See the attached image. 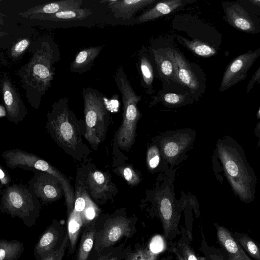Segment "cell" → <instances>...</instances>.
Masks as SVG:
<instances>
[{"mask_svg": "<svg viewBox=\"0 0 260 260\" xmlns=\"http://www.w3.org/2000/svg\"><path fill=\"white\" fill-rule=\"evenodd\" d=\"M59 58L57 45L53 40L39 41L32 56L25 66L20 69L18 75L26 89L27 96L34 94L33 107L38 109L42 96L51 84L55 74V63Z\"/></svg>", "mask_w": 260, "mask_h": 260, "instance_id": "obj_1", "label": "cell"}, {"mask_svg": "<svg viewBox=\"0 0 260 260\" xmlns=\"http://www.w3.org/2000/svg\"><path fill=\"white\" fill-rule=\"evenodd\" d=\"M82 228H83V222L81 214L73 210L69 214L68 220L67 234L70 244L71 251H73L76 247L78 238Z\"/></svg>", "mask_w": 260, "mask_h": 260, "instance_id": "obj_25", "label": "cell"}, {"mask_svg": "<svg viewBox=\"0 0 260 260\" xmlns=\"http://www.w3.org/2000/svg\"><path fill=\"white\" fill-rule=\"evenodd\" d=\"M182 142L172 140L166 143L163 148L165 156L168 158H173L177 156L182 149Z\"/></svg>", "mask_w": 260, "mask_h": 260, "instance_id": "obj_31", "label": "cell"}, {"mask_svg": "<svg viewBox=\"0 0 260 260\" xmlns=\"http://www.w3.org/2000/svg\"><path fill=\"white\" fill-rule=\"evenodd\" d=\"M134 225L131 219L117 215L108 220L104 228L96 232L94 249L99 252L117 243L124 237L132 236Z\"/></svg>", "mask_w": 260, "mask_h": 260, "instance_id": "obj_7", "label": "cell"}, {"mask_svg": "<svg viewBox=\"0 0 260 260\" xmlns=\"http://www.w3.org/2000/svg\"><path fill=\"white\" fill-rule=\"evenodd\" d=\"M198 260H205L204 258H202V257H199L198 258Z\"/></svg>", "mask_w": 260, "mask_h": 260, "instance_id": "obj_48", "label": "cell"}, {"mask_svg": "<svg viewBox=\"0 0 260 260\" xmlns=\"http://www.w3.org/2000/svg\"><path fill=\"white\" fill-rule=\"evenodd\" d=\"M177 38L179 40L193 52L199 56L203 57H209L215 54V49L210 45L198 40H191L186 39L180 36Z\"/></svg>", "mask_w": 260, "mask_h": 260, "instance_id": "obj_26", "label": "cell"}, {"mask_svg": "<svg viewBox=\"0 0 260 260\" xmlns=\"http://www.w3.org/2000/svg\"><path fill=\"white\" fill-rule=\"evenodd\" d=\"M120 172L127 183L130 185H136L140 181L139 176L130 166L122 168Z\"/></svg>", "mask_w": 260, "mask_h": 260, "instance_id": "obj_32", "label": "cell"}, {"mask_svg": "<svg viewBox=\"0 0 260 260\" xmlns=\"http://www.w3.org/2000/svg\"></svg>", "mask_w": 260, "mask_h": 260, "instance_id": "obj_52", "label": "cell"}, {"mask_svg": "<svg viewBox=\"0 0 260 260\" xmlns=\"http://www.w3.org/2000/svg\"><path fill=\"white\" fill-rule=\"evenodd\" d=\"M92 13L89 9L80 8L76 9L62 11L51 14L34 15L28 18L54 21L81 20L91 15Z\"/></svg>", "mask_w": 260, "mask_h": 260, "instance_id": "obj_21", "label": "cell"}, {"mask_svg": "<svg viewBox=\"0 0 260 260\" xmlns=\"http://www.w3.org/2000/svg\"><path fill=\"white\" fill-rule=\"evenodd\" d=\"M103 48V46L88 47L79 51L71 63V71L79 74L86 72L92 66Z\"/></svg>", "mask_w": 260, "mask_h": 260, "instance_id": "obj_19", "label": "cell"}, {"mask_svg": "<svg viewBox=\"0 0 260 260\" xmlns=\"http://www.w3.org/2000/svg\"><path fill=\"white\" fill-rule=\"evenodd\" d=\"M181 0H170L159 2L152 8L144 12L136 19L139 23L146 22L168 14L183 4Z\"/></svg>", "mask_w": 260, "mask_h": 260, "instance_id": "obj_20", "label": "cell"}, {"mask_svg": "<svg viewBox=\"0 0 260 260\" xmlns=\"http://www.w3.org/2000/svg\"><path fill=\"white\" fill-rule=\"evenodd\" d=\"M260 49L237 57L228 67L222 77L220 91H223L246 78L248 71L259 56Z\"/></svg>", "mask_w": 260, "mask_h": 260, "instance_id": "obj_9", "label": "cell"}, {"mask_svg": "<svg viewBox=\"0 0 260 260\" xmlns=\"http://www.w3.org/2000/svg\"><path fill=\"white\" fill-rule=\"evenodd\" d=\"M140 70L145 85L151 86L154 77L153 68L150 61L145 56L141 58Z\"/></svg>", "mask_w": 260, "mask_h": 260, "instance_id": "obj_29", "label": "cell"}, {"mask_svg": "<svg viewBox=\"0 0 260 260\" xmlns=\"http://www.w3.org/2000/svg\"><path fill=\"white\" fill-rule=\"evenodd\" d=\"M3 185L1 184V182H0V194H2V191H3Z\"/></svg>", "mask_w": 260, "mask_h": 260, "instance_id": "obj_47", "label": "cell"}, {"mask_svg": "<svg viewBox=\"0 0 260 260\" xmlns=\"http://www.w3.org/2000/svg\"><path fill=\"white\" fill-rule=\"evenodd\" d=\"M68 244L69 237L67 233L59 249L41 260H62Z\"/></svg>", "mask_w": 260, "mask_h": 260, "instance_id": "obj_33", "label": "cell"}, {"mask_svg": "<svg viewBox=\"0 0 260 260\" xmlns=\"http://www.w3.org/2000/svg\"><path fill=\"white\" fill-rule=\"evenodd\" d=\"M120 254L118 253L115 254L112 252L109 253L105 258L102 260H120Z\"/></svg>", "mask_w": 260, "mask_h": 260, "instance_id": "obj_42", "label": "cell"}, {"mask_svg": "<svg viewBox=\"0 0 260 260\" xmlns=\"http://www.w3.org/2000/svg\"><path fill=\"white\" fill-rule=\"evenodd\" d=\"M258 113V114H257V115H258V117L259 118V109L258 110V113Z\"/></svg>", "mask_w": 260, "mask_h": 260, "instance_id": "obj_49", "label": "cell"}, {"mask_svg": "<svg viewBox=\"0 0 260 260\" xmlns=\"http://www.w3.org/2000/svg\"><path fill=\"white\" fill-rule=\"evenodd\" d=\"M63 233L61 225L54 220L41 234L35 245V260H41L58 250L64 238Z\"/></svg>", "mask_w": 260, "mask_h": 260, "instance_id": "obj_11", "label": "cell"}, {"mask_svg": "<svg viewBox=\"0 0 260 260\" xmlns=\"http://www.w3.org/2000/svg\"><path fill=\"white\" fill-rule=\"evenodd\" d=\"M7 35V32L0 31V37L5 36Z\"/></svg>", "mask_w": 260, "mask_h": 260, "instance_id": "obj_45", "label": "cell"}, {"mask_svg": "<svg viewBox=\"0 0 260 260\" xmlns=\"http://www.w3.org/2000/svg\"><path fill=\"white\" fill-rule=\"evenodd\" d=\"M217 235L219 241L230 255L237 260H251L226 228L218 226Z\"/></svg>", "mask_w": 260, "mask_h": 260, "instance_id": "obj_22", "label": "cell"}, {"mask_svg": "<svg viewBox=\"0 0 260 260\" xmlns=\"http://www.w3.org/2000/svg\"><path fill=\"white\" fill-rule=\"evenodd\" d=\"M220 157L229 180L236 193L245 201L252 199L253 176L251 171L236 148L219 147Z\"/></svg>", "mask_w": 260, "mask_h": 260, "instance_id": "obj_5", "label": "cell"}, {"mask_svg": "<svg viewBox=\"0 0 260 260\" xmlns=\"http://www.w3.org/2000/svg\"><path fill=\"white\" fill-rule=\"evenodd\" d=\"M228 260H237L236 258H235L234 256H233L231 255H230Z\"/></svg>", "mask_w": 260, "mask_h": 260, "instance_id": "obj_46", "label": "cell"}, {"mask_svg": "<svg viewBox=\"0 0 260 260\" xmlns=\"http://www.w3.org/2000/svg\"><path fill=\"white\" fill-rule=\"evenodd\" d=\"M260 79V68H259L256 72L255 73L251 79L250 80L248 86L247 87V93H249L250 90L253 87V85L256 82H259Z\"/></svg>", "mask_w": 260, "mask_h": 260, "instance_id": "obj_40", "label": "cell"}, {"mask_svg": "<svg viewBox=\"0 0 260 260\" xmlns=\"http://www.w3.org/2000/svg\"><path fill=\"white\" fill-rule=\"evenodd\" d=\"M115 81L123 104V120L117 135V141L121 148L129 149L134 144L137 123L141 118L137 104L142 96L135 92L122 67L117 69Z\"/></svg>", "mask_w": 260, "mask_h": 260, "instance_id": "obj_3", "label": "cell"}, {"mask_svg": "<svg viewBox=\"0 0 260 260\" xmlns=\"http://www.w3.org/2000/svg\"><path fill=\"white\" fill-rule=\"evenodd\" d=\"M251 3L254 4V5H257L258 6H260V1L259 0H253V1H250Z\"/></svg>", "mask_w": 260, "mask_h": 260, "instance_id": "obj_44", "label": "cell"}, {"mask_svg": "<svg viewBox=\"0 0 260 260\" xmlns=\"http://www.w3.org/2000/svg\"><path fill=\"white\" fill-rule=\"evenodd\" d=\"M83 1L81 0H62L55 1L32 7L17 14L21 17L28 18L32 15L51 14L62 11L80 8Z\"/></svg>", "mask_w": 260, "mask_h": 260, "instance_id": "obj_13", "label": "cell"}, {"mask_svg": "<svg viewBox=\"0 0 260 260\" xmlns=\"http://www.w3.org/2000/svg\"><path fill=\"white\" fill-rule=\"evenodd\" d=\"M85 128V137L92 145H99L106 132L105 118L107 115L103 94L91 87L82 89Z\"/></svg>", "mask_w": 260, "mask_h": 260, "instance_id": "obj_6", "label": "cell"}, {"mask_svg": "<svg viewBox=\"0 0 260 260\" xmlns=\"http://www.w3.org/2000/svg\"><path fill=\"white\" fill-rule=\"evenodd\" d=\"M158 211L165 236L168 238L175 231L179 220L175 206L170 198L164 197L160 200Z\"/></svg>", "mask_w": 260, "mask_h": 260, "instance_id": "obj_16", "label": "cell"}, {"mask_svg": "<svg viewBox=\"0 0 260 260\" xmlns=\"http://www.w3.org/2000/svg\"><path fill=\"white\" fill-rule=\"evenodd\" d=\"M227 21L233 27L246 32L254 33L256 28L247 11L238 4L226 9Z\"/></svg>", "mask_w": 260, "mask_h": 260, "instance_id": "obj_15", "label": "cell"}, {"mask_svg": "<svg viewBox=\"0 0 260 260\" xmlns=\"http://www.w3.org/2000/svg\"><path fill=\"white\" fill-rule=\"evenodd\" d=\"M181 247L183 253L182 256L185 260H198V258L189 246L182 244Z\"/></svg>", "mask_w": 260, "mask_h": 260, "instance_id": "obj_37", "label": "cell"}, {"mask_svg": "<svg viewBox=\"0 0 260 260\" xmlns=\"http://www.w3.org/2000/svg\"><path fill=\"white\" fill-rule=\"evenodd\" d=\"M87 201V199L83 197H77L75 201L73 210L81 214L85 207Z\"/></svg>", "mask_w": 260, "mask_h": 260, "instance_id": "obj_39", "label": "cell"}, {"mask_svg": "<svg viewBox=\"0 0 260 260\" xmlns=\"http://www.w3.org/2000/svg\"><path fill=\"white\" fill-rule=\"evenodd\" d=\"M99 213L98 208L89 200H87L85 207L81 213L83 227L87 228L91 225V223L96 218Z\"/></svg>", "mask_w": 260, "mask_h": 260, "instance_id": "obj_28", "label": "cell"}, {"mask_svg": "<svg viewBox=\"0 0 260 260\" xmlns=\"http://www.w3.org/2000/svg\"><path fill=\"white\" fill-rule=\"evenodd\" d=\"M164 100L168 104L178 105L184 101L185 96L174 93H168L164 95Z\"/></svg>", "mask_w": 260, "mask_h": 260, "instance_id": "obj_36", "label": "cell"}, {"mask_svg": "<svg viewBox=\"0 0 260 260\" xmlns=\"http://www.w3.org/2000/svg\"><path fill=\"white\" fill-rule=\"evenodd\" d=\"M156 253L146 248H139L129 252L125 260H156Z\"/></svg>", "mask_w": 260, "mask_h": 260, "instance_id": "obj_30", "label": "cell"}, {"mask_svg": "<svg viewBox=\"0 0 260 260\" xmlns=\"http://www.w3.org/2000/svg\"><path fill=\"white\" fill-rule=\"evenodd\" d=\"M87 182L91 196L96 200L105 197L111 189L109 177L100 171H90Z\"/></svg>", "mask_w": 260, "mask_h": 260, "instance_id": "obj_17", "label": "cell"}, {"mask_svg": "<svg viewBox=\"0 0 260 260\" xmlns=\"http://www.w3.org/2000/svg\"><path fill=\"white\" fill-rule=\"evenodd\" d=\"M24 250V244L17 240L0 239V260H17Z\"/></svg>", "mask_w": 260, "mask_h": 260, "instance_id": "obj_23", "label": "cell"}, {"mask_svg": "<svg viewBox=\"0 0 260 260\" xmlns=\"http://www.w3.org/2000/svg\"><path fill=\"white\" fill-rule=\"evenodd\" d=\"M154 2L155 0H112L101 2L108 3L115 18L129 19L139 10Z\"/></svg>", "mask_w": 260, "mask_h": 260, "instance_id": "obj_14", "label": "cell"}, {"mask_svg": "<svg viewBox=\"0 0 260 260\" xmlns=\"http://www.w3.org/2000/svg\"><path fill=\"white\" fill-rule=\"evenodd\" d=\"M85 228L81 236L77 260H87L94 243L97 232L94 225Z\"/></svg>", "mask_w": 260, "mask_h": 260, "instance_id": "obj_24", "label": "cell"}, {"mask_svg": "<svg viewBox=\"0 0 260 260\" xmlns=\"http://www.w3.org/2000/svg\"><path fill=\"white\" fill-rule=\"evenodd\" d=\"M2 91L8 120L18 124L25 117L27 111L18 92L9 78L4 77Z\"/></svg>", "mask_w": 260, "mask_h": 260, "instance_id": "obj_10", "label": "cell"}, {"mask_svg": "<svg viewBox=\"0 0 260 260\" xmlns=\"http://www.w3.org/2000/svg\"><path fill=\"white\" fill-rule=\"evenodd\" d=\"M0 213L20 218L28 228L36 224L42 209L40 202L24 184L13 183L3 188Z\"/></svg>", "mask_w": 260, "mask_h": 260, "instance_id": "obj_2", "label": "cell"}, {"mask_svg": "<svg viewBox=\"0 0 260 260\" xmlns=\"http://www.w3.org/2000/svg\"><path fill=\"white\" fill-rule=\"evenodd\" d=\"M147 160L150 168L154 169L159 162V154L155 146H151L147 152Z\"/></svg>", "mask_w": 260, "mask_h": 260, "instance_id": "obj_34", "label": "cell"}, {"mask_svg": "<svg viewBox=\"0 0 260 260\" xmlns=\"http://www.w3.org/2000/svg\"><path fill=\"white\" fill-rule=\"evenodd\" d=\"M4 15L0 13V17H4Z\"/></svg>", "mask_w": 260, "mask_h": 260, "instance_id": "obj_50", "label": "cell"}, {"mask_svg": "<svg viewBox=\"0 0 260 260\" xmlns=\"http://www.w3.org/2000/svg\"><path fill=\"white\" fill-rule=\"evenodd\" d=\"M68 98L64 97L54 102L47 114V132L58 145L64 148L75 150L81 142L75 118L68 107Z\"/></svg>", "mask_w": 260, "mask_h": 260, "instance_id": "obj_4", "label": "cell"}, {"mask_svg": "<svg viewBox=\"0 0 260 260\" xmlns=\"http://www.w3.org/2000/svg\"><path fill=\"white\" fill-rule=\"evenodd\" d=\"M2 2V1L0 0V3Z\"/></svg>", "mask_w": 260, "mask_h": 260, "instance_id": "obj_51", "label": "cell"}, {"mask_svg": "<svg viewBox=\"0 0 260 260\" xmlns=\"http://www.w3.org/2000/svg\"><path fill=\"white\" fill-rule=\"evenodd\" d=\"M32 172L34 174L28 181L27 187L43 205L56 201L60 198L63 191L57 177L46 172Z\"/></svg>", "mask_w": 260, "mask_h": 260, "instance_id": "obj_8", "label": "cell"}, {"mask_svg": "<svg viewBox=\"0 0 260 260\" xmlns=\"http://www.w3.org/2000/svg\"><path fill=\"white\" fill-rule=\"evenodd\" d=\"M11 177L6 170L0 164V182L3 186L10 185Z\"/></svg>", "mask_w": 260, "mask_h": 260, "instance_id": "obj_38", "label": "cell"}, {"mask_svg": "<svg viewBox=\"0 0 260 260\" xmlns=\"http://www.w3.org/2000/svg\"><path fill=\"white\" fill-rule=\"evenodd\" d=\"M236 241L253 258L260 260V251L257 245L248 236L246 235L237 236Z\"/></svg>", "mask_w": 260, "mask_h": 260, "instance_id": "obj_27", "label": "cell"}, {"mask_svg": "<svg viewBox=\"0 0 260 260\" xmlns=\"http://www.w3.org/2000/svg\"><path fill=\"white\" fill-rule=\"evenodd\" d=\"M154 60L160 75L167 80L178 81L174 50L170 48L153 50Z\"/></svg>", "mask_w": 260, "mask_h": 260, "instance_id": "obj_12", "label": "cell"}, {"mask_svg": "<svg viewBox=\"0 0 260 260\" xmlns=\"http://www.w3.org/2000/svg\"><path fill=\"white\" fill-rule=\"evenodd\" d=\"M177 65V76L178 82L190 89L192 92L199 88V82L189 64L177 51L174 50Z\"/></svg>", "mask_w": 260, "mask_h": 260, "instance_id": "obj_18", "label": "cell"}, {"mask_svg": "<svg viewBox=\"0 0 260 260\" xmlns=\"http://www.w3.org/2000/svg\"><path fill=\"white\" fill-rule=\"evenodd\" d=\"M162 244L163 243L161 238L157 239L155 240L153 244H152V248L150 250L155 253L160 251L161 250L163 247Z\"/></svg>", "mask_w": 260, "mask_h": 260, "instance_id": "obj_41", "label": "cell"}, {"mask_svg": "<svg viewBox=\"0 0 260 260\" xmlns=\"http://www.w3.org/2000/svg\"><path fill=\"white\" fill-rule=\"evenodd\" d=\"M175 254L176 255L177 260H185L183 256L180 253H178L177 251H175Z\"/></svg>", "mask_w": 260, "mask_h": 260, "instance_id": "obj_43", "label": "cell"}, {"mask_svg": "<svg viewBox=\"0 0 260 260\" xmlns=\"http://www.w3.org/2000/svg\"><path fill=\"white\" fill-rule=\"evenodd\" d=\"M30 44L28 39H23L16 43L12 48L11 54L13 57L20 56L27 49Z\"/></svg>", "mask_w": 260, "mask_h": 260, "instance_id": "obj_35", "label": "cell"}]
</instances>
